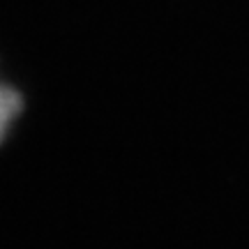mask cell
<instances>
[{
    "label": "cell",
    "instance_id": "obj_1",
    "mask_svg": "<svg viewBox=\"0 0 249 249\" xmlns=\"http://www.w3.org/2000/svg\"><path fill=\"white\" fill-rule=\"evenodd\" d=\"M18 111H21V95L12 86L0 81V143L7 136L14 118L18 116Z\"/></svg>",
    "mask_w": 249,
    "mask_h": 249
}]
</instances>
